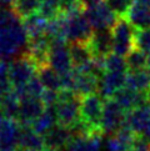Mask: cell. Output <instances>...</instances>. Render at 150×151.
I'll return each mask as SVG.
<instances>
[{
    "instance_id": "6da1fadb",
    "label": "cell",
    "mask_w": 150,
    "mask_h": 151,
    "mask_svg": "<svg viewBox=\"0 0 150 151\" xmlns=\"http://www.w3.org/2000/svg\"><path fill=\"white\" fill-rule=\"evenodd\" d=\"M28 40L21 18L13 8H0V60L6 61L24 54Z\"/></svg>"
},
{
    "instance_id": "7a4b0ae2",
    "label": "cell",
    "mask_w": 150,
    "mask_h": 151,
    "mask_svg": "<svg viewBox=\"0 0 150 151\" xmlns=\"http://www.w3.org/2000/svg\"><path fill=\"white\" fill-rule=\"evenodd\" d=\"M81 96L73 90H59V100L55 104V114L59 125L73 127L80 121Z\"/></svg>"
},
{
    "instance_id": "3957f363",
    "label": "cell",
    "mask_w": 150,
    "mask_h": 151,
    "mask_svg": "<svg viewBox=\"0 0 150 151\" xmlns=\"http://www.w3.org/2000/svg\"><path fill=\"white\" fill-rule=\"evenodd\" d=\"M64 25V37L68 42H88L93 34V26L83 12L61 14Z\"/></svg>"
},
{
    "instance_id": "277c9868",
    "label": "cell",
    "mask_w": 150,
    "mask_h": 151,
    "mask_svg": "<svg viewBox=\"0 0 150 151\" xmlns=\"http://www.w3.org/2000/svg\"><path fill=\"white\" fill-rule=\"evenodd\" d=\"M136 28L128 18L120 17L111 28L112 33V52L121 56H126L133 49H135Z\"/></svg>"
},
{
    "instance_id": "5b68a950",
    "label": "cell",
    "mask_w": 150,
    "mask_h": 151,
    "mask_svg": "<svg viewBox=\"0 0 150 151\" xmlns=\"http://www.w3.org/2000/svg\"><path fill=\"white\" fill-rule=\"evenodd\" d=\"M38 74V66L26 54L13 59L9 64V75L10 83L13 88H21L25 86L35 75Z\"/></svg>"
},
{
    "instance_id": "8992f818",
    "label": "cell",
    "mask_w": 150,
    "mask_h": 151,
    "mask_svg": "<svg viewBox=\"0 0 150 151\" xmlns=\"http://www.w3.org/2000/svg\"><path fill=\"white\" fill-rule=\"evenodd\" d=\"M100 95L92 94L81 98L80 120L94 131H101V116H103L104 101Z\"/></svg>"
},
{
    "instance_id": "52a82bcc",
    "label": "cell",
    "mask_w": 150,
    "mask_h": 151,
    "mask_svg": "<svg viewBox=\"0 0 150 151\" xmlns=\"http://www.w3.org/2000/svg\"><path fill=\"white\" fill-rule=\"evenodd\" d=\"M126 112L118 102L110 98L104 99L103 116H101V131L103 134L114 135L125 124Z\"/></svg>"
},
{
    "instance_id": "ba28073f",
    "label": "cell",
    "mask_w": 150,
    "mask_h": 151,
    "mask_svg": "<svg viewBox=\"0 0 150 151\" xmlns=\"http://www.w3.org/2000/svg\"><path fill=\"white\" fill-rule=\"evenodd\" d=\"M66 40L58 39L51 40L50 50H49V65L60 75H65L74 69V64L71 60L70 47L68 46Z\"/></svg>"
},
{
    "instance_id": "9c48e42d",
    "label": "cell",
    "mask_w": 150,
    "mask_h": 151,
    "mask_svg": "<svg viewBox=\"0 0 150 151\" xmlns=\"http://www.w3.org/2000/svg\"><path fill=\"white\" fill-rule=\"evenodd\" d=\"M85 15L93 29H111L118 21V15L105 1H99L85 8Z\"/></svg>"
},
{
    "instance_id": "30bf717a",
    "label": "cell",
    "mask_w": 150,
    "mask_h": 151,
    "mask_svg": "<svg viewBox=\"0 0 150 151\" xmlns=\"http://www.w3.org/2000/svg\"><path fill=\"white\" fill-rule=\"evenodd\" d=\"M19 121L4 117L0 122V151H19Z\"/></svg>"
},
{
    "instance_id": "8fae6325",
    "label": "cell",
    "mask_w": 150,
    "mask_h": 151,
    "mask_svg": "<svg viewBox=\"0 0 150 151\" xmlns=\"http://www.w3.org/2000/svg\"><path fill=\"white\" fill-rule=\"evenodd\" d=\"M46 106L41 98L26 95L20 99V110L18 121L20 125H30L33 124L43 112L45 111Z\"/></svg>"
},
{
    "instance_id": "7c38bea8",
    "label": "cell",
    "mask_w": 150,
    "mask_h": 151,
    "mask_svg": "<svg viewBox=\"0 0 150 151\" xmlns=\"http://www.w3.org/2000/svg\"><path fill=\"white\" fill-rule=\"evenodd\" d=\"M128 71H105L99 80V95L103 99H110L118 90L126 85Z\"/></svg>"
},
{
    "instance_id": "4fadbf2b",
    "label": "cell",
    "mask_w": 150,
    "mask_h": 151,
    "mask_svg": "<svg viewBox=\"0 0 150 151\" xmlns=\"http://www.w3.org/2000/svg\"><path fill=\"white\" fill-rule=\"evenodd\" d=\"M112 99L125 111H131L135 107L145 105L149 102L148 91H136L128 88V86H124L120 90H118L112 96Z\"/></svg>"
},
{
    "instance_id": "5bb4252c",
    "label": "cell",
    "mask_w": 150,
    "mask_h": 151,
    "mask_svg": "<svg viewBox=\"0 0 150 151\" xmlns=\"http://www.w3.org/2000/svg\"><path fill=\"white\" fill-rule=\"evenodd\" d=\"M94 56H106L112 52L111 29H95L88 41Z\"/></svg>"
},
{
    "instance_id": "9a60e30c",
    "label": "cell",
    "mask_w": 150,
    "mask_h": 151,
    "mask_svg": "<svg viewBox=\"0 0 150 151\" xmlns=\"http://www.w3.org/2000/svg\"><path fill=\"white\" fill-rule=\"evenodd\" d=\"M99 80L100 78L94 74L87 71H81L74 68V88L73 90L80 96H87L95 94L99 90Z\"/></svg>"
},
{
    "instance_id": "2e32d148",
    "label": "cell",
    "mask_w": 150,
    "mask_h": 151,
    "mask_svg": "<svg viewBox=\"0 0 150 151\" xmlns=\"http://www.w3.org/2000/svg\"><path fill=\"white\" fill-rule=\"evenodd\" d=\"M125 122L139 135H144L150 126V104L138 106L126 112Z\"/></svg>"
},
{
    "instance_id": "e0dca14e",
    "label": "cell",
    "mask_w": 150,
    "mask_h": 151,
    "mask_svg": "<svg viewBox=\"0 0 150 151\" xmlns=\"http://www.w3.org/2000/svg\"><path fill=\"white\" fill-rule=\"evenodd\" d=\"M103 131H96L90 135H79L74 136L73 140L65 147L66 151H100Z\"/></svg>"
},
{
    "instance_id": "ac0fdd59",
    "label": "cell",
    "mask_w": 150,
    "mask_h": 151,
    "mask_svg": "<svg viewBox=\"0 0 150 151\" xmlns=\"http://www.w3.org/2000/svg\"><path fill=\"white\" fill-rule=\"evenodd\" d=\"M74 134L70 127H65L63 125H56L50 129L44 135L45 147H54V149H65L69 142L73 140Z\"/></svg>"
},
{
    "instance_id": "d6986e66",
    "label": "cell",
    "mask_w": 150,
    "mask_h": 151,
    "mask_svg": "<svg viewBox=\"0 0 150 151\" xmlns=\"http://www.w3.org/2000/svg\"><path fill=\"white\" fill-rule=\"evenodd\" d=\"M128 20L136 29L150 26V0H135L126 15Z\"/></svg>"
},
{
    "instance_id": "ffe728a7",
    "label": "cell",
    "mask_w": 150,
    "mask_h": 151,
    "mask_svg": "<svg viewBox=\"0 0 150 151\" xmlns=\"http://www.w3.org/2000/svg\"><path fill=\"white\" fill-rule=\"evenodd\" d=\"M19 147L43 151L45 149L44 136L38 134L34 129L29 125H20Z\"/></svg>"
},
{
    "instance_id": "44dd1931",
    "label": "cell",
    "mask_w": 150,
    "mask_h": 151,
    "mask_svg": "<svg viewBox=\"0 0 150 151\" xmlns=\"http://www.w3.org/2000/svg\"><path fill=\"white\" fill-rule=\"evenodd\" d=\"M48 21H49V19H46L40 12L24 18L23 24H24L26 34H28V37H35V36L45 35Z\"/></svg>"
},
{
    "instance_id": "7402d4cb",
    "label": "cell",
    "mask_w": 150,
    "mask_h": 151,
    "mask_svg": "<svg viewBox=\"0 0 150 151\" xmlns=\"http://www.w3.org/2000/svg\"><path fill=\"white\" fill-rule=\"evenodd\" d=\"M128 88L136 91H149L150 89V74L146 69L129 70L126 74Z\"/></svg>"
},
{
    "instance_id": "603a6c76",
    "label": "cell",
    "mask_w": 150,
    "mask_h": 151,
    "mask_svg": "<svg viewBox=\"0 0 150 151\" xmlns=\"http://www.w3.org/2000/svg\"><path fill=\"white\" fill-rule=\"evenodd\" d=\"M56 124H58V120H56V114H55L54 106H48L45 111L31 124V127H33L38 134L44 136Z\"/></svg>"
},
{
    "instance_id": "cb8c5ba5",
    "label": "cell",
    "mask_w": 150,
    "mask_h": 151,
    "mask_svg": "<svg viewBox=\"0 0 150 151\" xmlns=\"http://www.w3.org/2000/svg\"><path fill=\"white\" fill-rule=\"evenodd\" d=\"M70 54L74 68L83 66L85 64L93 60V52L90 50L88 42H71L70 44Z\"/></svg>"
},
{
    "instance_id": "d4e9b609",
    "label": "cell",
    "mask_w": 150,
    "mask_h": 151,
    "mask_svg": "<svg viewBox=\"0 0 150 151\" xmlns=\"http://www.w3.org/2000/svg\"><path fill=\"white\" fill-rule=\"evenodd\" d=\"M0 110H1V112L4 114L5 117L18 120L19 110H20V98L15 94V91L13 89L4 94Z\"/></svg>"
},
{
    "instance_id": "484cf974",
    "label": "cell",
    "mask_w": 150,
    "mask_h": 151,
    "mask_svg": "<svg viewBox=\"0 0 150 151\" xmlns=\"http://www.w3.org/2000/svg\"><path fill=\"white\" fill-rule=\"evenodd\" d=\"M38 76L45 86V89H53L58 91L61 89V76L49 64L38 68Z\"/></svg>"
},
{
    "instance_id": "4316f807",
    "label": "cell",
    "mask_w": 150,
    "mask_h": 151,
    "mask_svg": "<svg viewBox=\"0 0 150 151\" xmlns=\"http://www.w3.org/2000/svg\"><path fill=\"white\" fill-rule=\"evenodd\" d=\"M41 0H14L12 8L20 18H26L40 10Z\"/></svg>"
},
{
    "instance_id": "83f0119b",
    "label": "cell",
    "mask_w": 150,
    "mask_h": 151,
    "mask_svg": "<svg viewBox=\"0 0 150 151\" xmlns=\"http://www.w3.org/2000/svg\"><path fill=\"white\" fill-rule=\"evenodd\" d=\"M128 69L129 70H140L146 69V61H148V54L139 49H133L128 55L125 56Z\"/></svg>"
},
{
    "instance_id": "f1b7e54d",
    "label": "cell",
    "mask_w": 150,
    "mask_h": 151,
    "mask_svg": "<svg viewBox=\"0 0 150 151\" xmlns=\"http://www.w3.org/2000/svg\"><path fill=\"white\" fill-rule=\"evenodd\" d=\"M104 65L105 71H129L125 56L118 55L115 52H110L109 55L105 56Z\"/></svg>"
},
{
    "instance_id": "f546056e",
    "label": "cell",
    "mask_w": 150,
    "mask_h": 151,
    "mask_svg": "<svg viewBox=\"0 0 150 151\" xmlns=\"http://www.w3.org/2000/svg\"><path fill=\"white\" fill-rule=\"evenodd\" d=\"M39 12L46 19H53L60 15V0H41Z\"/></svg>"
},
{
    "instance_id": "4dcf8cb0",
    "label": "cell",
    "mask_w": 150,
    "mask_h": 151,
    "mask_svg": "<svg viewBox=\"0 0 150 151\" xmlns=\"http://www.w3.org/2000/svg\"><path fill=\"white\" fill-rule=\"evenodd\" d=\"M118 17H126L135 0H104Z\"/></svg>"
},
{
    "instance_id": "1f68e13d",
    "label": "cell",
    "mask_w": 150,
    "mask_h": 151,
    "mask_svg": "<svg viewBox=\"0 0 150 151\" xmlns=\"http://www.w3.org/2000/svg\"><path fill=\"white\" fill-rule=\"evenodd\" d=\"M135 47L144 52H150V26L138 29L135 35Z\"/></svg>"
},
{
    "instance_id": "d6a6232c",
    "label": "cell",
    "mask_w": 150,
    "mask_h": 151,
    "mask_svg": "<svg viewBox=\"0 0 150 151\" xmlns=\"http://www.w3.org/2000/svg\"><path fill=\"white\" fill-rule=\"evenodd\" d=\"M13 89L9 75V64L5 60H0V91L3 94Z\"/></svg>"
},
{
    "instance_id": "836d02e7",
    "label": "cell",
    "mask_w": 150,
    "mask_h": 151,
    "mask_svg": "<svg viewBox=\"0 0 150 151\" xmlns=\"http://www.w3.org/2000/svg\"><path fill=\"white\" fill-rule=\"evenodd\" d=\"M45 90V86L43 85L41 80L38 76V74L25 85V94L29 96H35V98H41L43 93ZM25 95V96H26Z\"/></svg>"
},
{
    "instance_id": "e575fe53",
    "label": "cell",
    "mask_w": 150,
    "mask_h": 151,
    "mask_svg": "<svg viewBox=\"0 0 150 151\" xmlns=\"http://www.w3.org/2000/svg\"><path fill=\"white\" fill-rule=\"evenodd\" d=\"M41 100L44 101L45 106H55V104L59 100V91L53 89H45L41 95Z\"/></svg>"
},
{
    "instance_id": "d590c367",
    "label": "cell",
    "mask_w": 150,
    "mask_h": 151,
    "mask_svg": "<svg viewBox=\"0 0 150 151\" xmlns=\"http://www.w3.org/2000/svg\"><path fill=\"white\" fill-rule=\"evenodd\" d=\"M99 1H101V0H80V3H81L85 8L89 6V5H93L95 3H99Z\"/></svg>"
},
{
    "instance_id": "8d00e7d4",
    "label": "cell",
    "mask_w": 150,
    "mask_h": 151,
    "mask_svg": "<svg viewBox=\"0 0 150 151\" xmlns=\"http://www.w3.org/2000/svg\"><path fill=\"white\" fill-rule=\"evenodd\" d=\"M146 70H148V73L150 74V52L148 54V61H146Z\"/></svg>"
},
{
    "instance_id": "74e56055",
    "label": "cell",
    "mask_w": 150,
    "mask_h": 151,
    "mask_svg": "<svg viewBox=\"0 0 150 151\" xmlns=\"http://www.w3.org/2000/svg\"><path fill=\"white\" fill-rule=\"evenodd\" d=\"M43 151H61V149H54V147H45Z\"/></svg>"
},
{
    "instance_id": "f35d334b",
    "label": "cell",
    "mask_w": 150,
    "mask_h": 151,
    "mask_svg": "<svg viewBox=\"0 0 150 151\" xmlns=\"http://www.w3.org/2000/svg\"><path fill=\"white\" fill-rule=\"evenodd\" d=\"M144 136H146V137L150 140V126H149V129H148V130L145 131V134H144Z\"/></svg>"
},
{
    "instance_id": "ab89813d",
    "label": "cell",
    "mask_w": 150,
    "mask_h": 151,
    "mask_svg": "<svg viewBox=\"0 0 150 151\" xmlns=\"http://www.w3.org/2000/svg\"><path fill=\"white\" fill-rule=\"evenodd\" d=\"M19 151H38V150H33V149H24V147H19Z\"/></svg>"
},
{
    "instance_id": "60d3db41",
    "label": "cell",
    "mask_w": 150,
    "mask_h": 151,
    "mask_svg": "<svg viewBox=\"0 0 150 151\" xmlns=\"http://www.w3.org/2000/svg\"><path fill=\"white\" fill-rule=\"evenodd\" d=\"M4 117H5V116H4V114L1 112V110H0V122H1V121L4 120Z\"/></svg>"
},
{
    "instance_id": "b9f144b4",
    "label": "cell",
    "mask_w": 150,
    "mask_h": 151,
    "mask_svg": "<svg viewBox=\"0 0 150 151\" xmlns=\"http://www.w3.org/2000/svg\"><path fill=\"white\" fill-rule=\"evenodd\" d=\"M3 96H4V94L0 91V106H1V102H3Z\"/></svg>"
},
{
    "instance_id": "7bdbcfd3",
    "label": "cell",
    "mask_w": 150,
    "mask_h": 151,
    "mask_svg": "<svg viewBox=\"0 0 150 151\" xmlns=\"http://www.w3.org/2000/svg\"><path fill=\"white\" fill-rule=\"evenodd\" d=\"M148 96H149V104H150V89H149V91H148Z\"/></svg>"
},
{
    "instance_id": "ee69618b",
    "label": "cell",
    "mask_w": 150,
    "mask_h": 151,
    "mask_svg": "<svg viewBox=\"0 0 150 151\" xmlns=\"http://www.w3.org/2000/svg\"><path fill=\"white\" fill-rule=\"evenodd\" d=\"M3 4H5V3H4V0H0V8H1V5H3Z\"/></svg>"
},
{
    "instance_id": "f6af8a7d",
    "label": "cell",
    "mask_w": 150,
    "mask_h": 151,
    "mask_svg": "<svg viewBox=\"0 0 150 151\" xmlns=\"http://www.w3.org/2000/svg\"><path fill=\"white\" fill-rule=\"evenodd\" d=\"M149 151H150V150H149Z\"/></svg>"
}]
</instances>
